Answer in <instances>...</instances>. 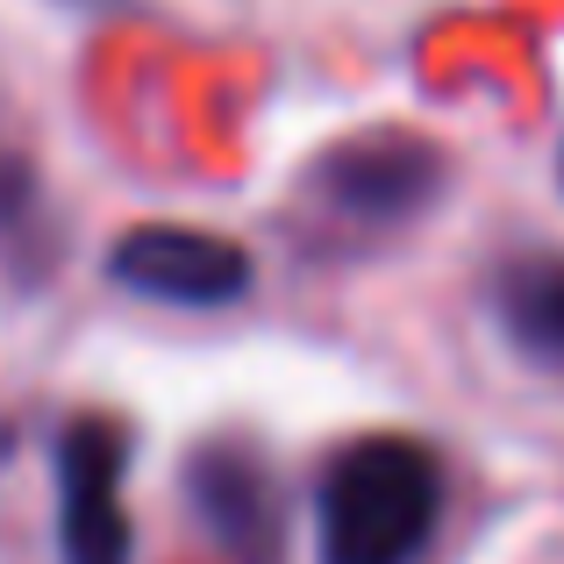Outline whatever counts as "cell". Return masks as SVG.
<instances>
[{
  "label": "cell",
  "mask_w": 564,
  "mask_h": 564,
  "mask_svg": "<svg viewBox=\"0 0 564 564\" xmlns=\"http://www.w3.org/2000/svg\"><path fill=\"white\" fill-rule=\"evenodd\" d=\"M443 522V465L414 436H358L322 465V564H414Z\"/></svg>",
  "instance_id": "1"
},
{
  "label": "cell",
  "mask_w": 564,
  "mask_h": 564,
  "mask_svg": "<svg viewBox=\"0 0 564 564\" xmlns=\"http://www.w3.org/2000/svg\"><path fill=\"white\" fill-rule=\"evenodd\" d=\"M129 436L108 414H72L57 436V551L65 564H129Z\"/></svg>",
  "instance_id": "2"
},
{
  "label": "cell",
  "mask_w": 564,
  "mask_h": 564,
  "mask_svg": "<svg viewBox=\"0 0 564 564\" xmlns=\"http://www.w3.org/2000/svg\"><path fill=\"white\" fill-rule=\"evenodd\" d=\"M443 193V151L408 129H372V137L336 143L315 165V200L350 229H400Z\"/></svg>",
  "instance_id": "3"
},
{
  "label": "cell",
  "mask_w": 564,
  "mask_h": 564,
  "mask_svg": "<svg viewBox=\"0 0 564 564\" xmlns=\"http://www.w3.org/2000/svg\"><path fill=\"white\" fill-rule=\"evenodd\" d=\"M108 279L158 307H229L250 293V250L193 221H143L108 250Z\"/></svg>",
  "instance_id": "4"
},
{
  "label": "cell",
  "mask_w": 564,
  "mask_h": 564,
  "mask_svg": "<svg viewBox=\"0 0 564 564\" xmlns=\"http://www.w3.org/2000/svg\"><path fill=\"white\" fill-rule=\"evenodd\" d=\"M186 500H193V514H200V529L236 564H272L279 557V529H286V514H279L272 471H264L250 451H236V443H207V451L193 457V471H186Z\"/></svg>",
  "instance_id": "5"
},
{
  "label": "cell",
  "mask_w": 564,
  "mask_h": 564,
  "mask_svg": "<svg viewBox=\"0 0 564 564\" xmlns=\"http://www.w3.org/2000/svg\"><path fill=\"white\" fill-rule=\"evenodd\" d=\"M494 307H500V329L514 336V350L564 372V258L508 264L494 286Z\"/></svg>",
  "instance_id": "6"
}]
</instances>
